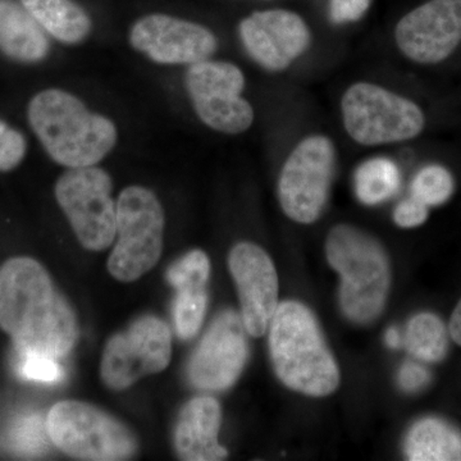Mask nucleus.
Listing matches in <instances>:
<instances>
[{
    "label": "nucleus",
    "mask_w": 461,
    "mask_h": 461,
    "mask_svg": "<svg viewBox=\"0 0 461 461\" xmlns=\"http://www.w3.org/2000/svg\"><path fill=\"white\" fill-rule=\"evenodd\" d=\"M0 330L20 353L54 359L66 357L77 341L74 311L32 258H12L0 267Z\"/></svg>",
    "instance_id": "obj_1"
},
{
    "label": "nucleus",
    "mask_w": 461,
    "mask_h": 461,
    "mask_svg": "<svg viewBox=\"0 0 461 461\" xmlns=\"http://www.w3.org/2000/svg\"><path fill=\"white\" fill-rule=\"evenodd\" d=\"M27 118L48 156L67 168L98 165L118 141L113 121L90 111L75 94L57 87L33 95Z\"/></svg>",
    "instance_id": "obj_2"
},
{
    "label": "nucleus",
    "mask_w": 461,
    "mask_h": 461,
    "mask_svg": "<svg viewBox=\"0 0 461 461\" xmlns=\"http://www.w3.org/2000/svg\"><path fill=\"white\" fill-rule=\"evenodd\" d=\"M269 350L282 384L304 395L338 390L339 371L314 315L296 302L282 303L269 324Z\"/></svg>",
    "instance_id": "obj_3"
},
{
    "label": "nucleus",
    "mask_w": 461,
    "mask_h": 461,
    "mask_svg": "<svg viewBox=\"0 0 461 461\" xmlns=\"http://www.w3.org/2000/svg\"><path fill=\"white\" fill-rule=\"evenodd\" d=\"M327 259L341 277L339 302L355 323H371L381 314L390 288L384 249L363 230L339 224L326 241Z\"/></svg>",
    "instance_id": "obj_4"
},
{
    "label": "nucleus",
    "mask_w": 461,
    "mask_h": 461,
    "mask_svg": "<svg viewBox=\"0 0 461 461\" xmlns=\"http://www.w3.org/2000/svg\"><path fill=\"white\" fill-rule=\"evenodd\" d=\"M165 212L153 191L129 186L117 200L115 242L108 271L121 282L139 280L153 269L163 249Z\"/></svg>",
    "instance_id": "obj_5"
},
{
    "label": "nucleus",
    "mask_w": 461,
    "mask_h": 461,
    "mask_svg": "<svg viewBox=\"0 0 461 461\" xmlns=\"http://www.w3.org/2000/svg\"><path fill=\"white\" fill-rule=\"evenodd\" d=\"M47 430L50 441L76 459L127 460L138 450L135 436L121 421L76 400L58 402L50 409Z\"/></svg>",
    "instance_id": "obj_6"
},
{
    "label": "nucleus",
    "mask_w": 461,
    "mask_h": 461,
    "mask_svg": "<svg viewBox=\"0 0 461 461\" xmlns=\"http://www.w3.org/2000/svg\"><path fill=\"white\" fill-rule=\"evenodd\" d=\"M112 191L111 176L95 166L68 168L58 178V204L87 250H105L115 240L117 202Z\"/></svg>",
    "instance_id": "obj_7"
},
{
    "label": "nucleus",
    "mask_w": 461,
    "mask_h": 461,
    "mask_svg": "<svg viewBox=\"0 0 461 461\" xmlns=\"http://www.w3.org/2000/svg\"><path fill=\"white\" fill-rule=\"evenodd\" d=\"M341 108L346 131L368 147L409 140L420 135L426 122L415 103L375 84L348 87Z\"/></svg>",
    "instance_id": "obj_8"
},
{
    "label": "nucleus",
    "mask_w": 461,
    "mask_h": 461,
    "mask_svg": "<svg viewBox=\"0 0 461 461\" xmlns=\"http://www.w3.org/2000/svg\"><path fill=\"white\" fill-rule=\"evenodd\" d=\"M185 87L200 121L212 130L238 135L253 124V107L241 96L245 76L233 63H194L185 75Z\"/></svg>",
    "instance_id": "obj_9"
},
{
    "label": "nucleus",
    "mask_w": 461,
    "mask_h": 461,
    "mask_svg": "<svg viewBox=\"0 0 461 461\" xmlns=\"http://www.w3.org/2000/svg\"><path fill=\"white\" fill-rule=\"evenodd\" d=\"M171 355L168 324L154 315H144L109 339L103 353L100 375L112 390H124L145 375L165 371Z\"/></svg>",
    "instance_id": "obj_10"
},
{
    "label": "nucleus",
    "mask_w": 461,
    "mask_h": 461,
    "mask_svg": "<svg viewBox=\"0 0 461 461\" xmlns=\"http://www.w3.org/2000/svg\"><path fill=\"white\" fill-rule=\"evenodd\" d=\"M335 168V148L330 139L315 135L300 142L290 154L278 182L285 214L299 223H313L329 198Z\"/></svg>",
    "instance_id": "obj_11"
},
{
    "label": "nucleus",
    "mask_w": 461,
    "mask_h": 461,
    "mask_svg": "<svg viewBox=\"0 0 461 461\" xmlns=\"http://www.w3.org/2000/svg\"><path fill=\"white\" fill-rule=\"evenodd\" d=\"M130 44L158 65H194L213 56L218 41L199 23L168 14H153L136 21Z\"/></svg>",
    "instance_id": "obj_12"
},
{
    "label": "nucleus",
    "mask_w": 461,
    "mask_h": 461,
    "mask_svg": "<svg viewBox=\"0 0 461 461\" xmlns=\"http://www.w3.org/2000/svg\"><path fill=\"white\" fill-rule=\"evenodd\" d=\"M248 357V342L241 315L223 312L191 357L187 375L200 390L221 391L232 386Z\"/></svg>",
    "instance_id": "obj_13"
},
{
    "label": "nucleus",
    "mask_w": 461,
    "mask_h": 461,
    "mask_svg": "<svg viewBox=\"0 0 461 461\" xmlns=\"http://www.w3.org/2000/svg\"><path fill=\"white\" fill-rule=\"evenodd\" d=\"M396 41L414 62L446 59L461 41V0H430L414 9L397 25Z\"/></svg>",
    "instance_id": "obj_14"
},
{
    "label": "nucleus",
    "mask_w": 461,
    "mask_h": 461,
    "mask_svg": "<svg viewBox=\"0 0 461 461\" xmlns=\"http://www.w3.org/2000/svg\"><path fill=\"white\" fill-rule=\"evenodd\" d=\"M230 275L238 286L245 330L260 338L278 308V277L268 254L251 242H240L229 257Z\"/></svg>",
    "instance_id": "obj_15"
},
{
    "label": "nucleus",
    "mask_w": 461,
    "mask_h": 461,
    "mask_svg": "<svg viewBox=\"0 0 461 461\" xmlns=\"http://www.w3.org/2000/svg\"><path fill=\"white\" fill-rule=\"evenodd\" d=\"M240 36L249 56L269 71L290 66L304 53L311 39L303 18L284 9L250 14L240 23Z\"/></svg>",
    "instance_id": "obj_16"
},
{
    "label": "nucleus",
    "mask_w": 461,
    "mask_h": 461,
    "mask_svg": "<svg viewBox=\"0 0 461 461\" xmlns=\"http://www.w3.org/2000/svg\"><path fill=\"white\" fill-rule=\"evenodd\" d=\"M220 403L213 397L200 396L184 406L175 430V447L180 459L218 461L227 457L226 448L218 442Z\"/></svg>",
    "instance_id": "obj_17"
},
{
    "label": "nucleus",
    "mask_w": 461,
    "mask_h": 461,
    "mask_svg": "<svg viewBox=\"0 0 461 461\" xmlns=\"http://www.w3.org/2000/svg\"><path fill=\"white\" fill-rule=\"evenodd\" d=\"M50 50L47 32L23 5L0 0V51L21 63H39Z\"/></svg>",
    "instance_id": "obj_18"
},
{
    "label": "nucleus",
    "mask_w": 461,
    "mask_h": 461,
    "mask_svg": "<svg viewBox=\"0 0 461 461\" xmlns=\"http://www.w3.org/2000/svg\"><path fill=\"white\" fill-rule=\"evenodd\" d=\"M21 5L51 38L76 45L89 38L93 23L74 0H21Z\"/></svg>",
    "instance_id": "obj_19"
},
{
    "label": "nucleus",
    "mask_w": 461,
    "mask_h": 461,
    "mask_svg": "<svg viewBox=\"0 0 461 461\" xmlns=\"http://www.w3.org/2000/svg\"><path fill=\"white\" fill-rule=\"evenodd\" d=\"M405 454L412 461L461 460V435L437 418H424L409 430Z\"/></svg>",
    "instance_id": "obj_20"
},
{
    "label": "nucleus",
    "mask_w": 461,
    "mask_h": 461,
    "mask_svg": "<svg viewBox=\"0 0 461 461\" xmlns=\"http://www.w3.org/2000/svg\"><path fill=\"white\" fill-rule=\"evenodd\" d=\"M402 184L399 168L387 158L366 160L355 173V191L360 202L375 205L395 195Z\"/></svg>",
    "instance_id": "obj_21"
},
{
    "label": "nucleus",
    "mask_w": 461,
    "mask_h": 461,
    "mask_svg": "<svg viewBox=\"0 0 461 461\" xmlns=\"http://www.w3.org/2000/svg\"><path fill=\"white\" fill-rule=\"evenodd\" d=\"M405 345L417 359L427 363L441 362L447 353V332L435 314L415 315L406 330Z\"/></svg>",
    "instance_id": "obj_22"
},
{
    "label": "nucleus",
    "mask_w": 461,
    "mask_h": 461,
    "mask_svg": "<svg viewBox=\"0 0 461 461\" xmlns=\"http://www.w3.org/2000/svg\"><path fill=\"white\" fill-rule=\"evenodd\" d=\"M206 302L205 287L177 290L173 318L178 338L190 339L198 333L205 317Z\"/></svg>",
    "instance_id": "obj_23"
},
{
    "label": "nucleus",
    "mask_w": 461,
    "mask_h": 461,
    "mask_svg": "<svg viewBox=\"0 0 461 461\" xmlns=\"http://www.w3.org/2000/svg\"><path fill=\"white\" fill-rule=\"evenodd\" d=\"M453 176L444 167L420 169L411 184V196L427 206L439 205L453 195Z\"/></svg>",
    "instance_id": "obj_24"
},
{
    "label": "nucleus",
    "mask_w": 461,
    "mask_h": 461,
    "mask_svg": "<svg viewBox=\"0 0 461 461\" xmlns=\"http://www.w3.org/2000/svg\"><path fill=\"white\" fill-rule=\"evenodd\" d=\"M211 275V263L204 251L193 250L173 263L167 272V280L177 290L205 287Z\"/></svg>",
    "instance_id": "obj_25"
},
{
    "label": "nucleus",
    "mask_w": 461,
    "mask_h": 461,
    "mask_svg": "<svg viewBox=\"0 0 461 461\" xmlns=\"http://www.w3.org/2000/svg\"><path fill=\"white\" fill-rule=\"evenodd\" d=\"M47 421H42L39 415L23 418L12 427L9 432V446L17 453L23 455H38L45 448Z\"/></svg>",
    "instance_id": "obj_26"
},
{
    "label": "nucleus",
    "mask_w": 461,
    "mask_h": 461,
    "mask_svg": "<svg viewBox=\"0 0 461 461\" xmlns=\"http://www.w3.org/2000/svg\"><path fill=\"white\" fill-rule=\"evenodd\" d=\"M26 151L25 136L0 120V172H9L20 166Z\"/></svg>",
    "instance_id": "obj_27"
},
{
    "label": "nucleus",
    "mask_w": 461,
    "mask_h": 461,
    "mask_svg": "<svg viewBox=\"0 0 461 461\" xmlns=\"http://www.w3.org/2000/svg\"><path fill=\"white\" fill-rule=\"evenodd\" d=\"M21 354H23V362H21L20 373L23 378L45 382V384H57L63 378V369L54 357L35 353Z\"/></svg>",
    "instance_id": "obj_28"
},
{
    "label": "nucleus",
    "mask_w": 461,
    "mask_h": 461,
    "mask_svg": "<svg viewBox=\"0 0 461 461\" xmlns=\"http://www.w3.org/2000/svg\"><path fill=\"white\" fill-rule=\"evenodd\" d=\"M429 217V206L411 196L397 205L393 218L397 226L402 229H414L426 222Z\"/></svg>",
    "instance_id": "obj_29"
},
{
    "label": "nucleus",
    "mask_w": 461,
    "mask_h": 461,
    "mask_svg": "<svg viewBox=\"0 0 461 461\" xmlns=\"http://www.w3.org/2000/svg\"><path fill=\"white\" fill-rule=\"evenodd\" d=\"M372 0H330V18L333 23H354L364 16Z\"/></svg>",
    "instance_id": "obj_30"
},
{
    "label": "nucleus",
    "mask_w": 461,
    "mask_h": 461,
    "mask_svg": "<svg viewBox=\"0 0 461 461\" xmlns=\"http://www.w3.org/2000/svg\"><path fill=\"white\" fill-rule=\"evenodd\" d=\"M429 372L417 363H405L400 369L399 384L406 393H417L429 384Z\"/></svg>",
    "instance_id": "obj_31"
},
{
    "label": "nucleus",
    "mask_w": 461,
    "mask_h": 461,
    "mask_svg": "<svg viewBox=\"0 0 461 461\" xmlns=\"http://www.w3.org/2000/svg\"><path fill=\"white\" fill-rule=\"evenodd\" d=\"M450 333L454 341L461 346V300L455 308L453 315H451Z\"/></svg>",
    "instance_id": "obj_32"
},
{
    "label": "nucleus",
    "mask_w": 461,
    "mask_h": 461,
    "mask_svg": "<svg viewBox=\"0 0 461 461\" xmlns=\"http://www.w3.org/2000/svg\"><path fill=\"white\" fill-rule=\"evenodd\" d=\"M386 342L390 348H400V345H402V338H400L399 330L396 329L388 330L386 333Z\"/></svg>",
    "instance_id": "obj_33"
}]
</instances>
